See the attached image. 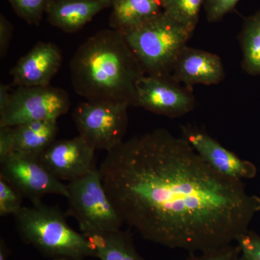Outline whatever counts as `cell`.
Masks as SVG:
<instances>
[{"instance_id": "1", "label": "cell", "mask_w": 260, "mask_h": 260, "mask_svg": "<svg viewBox=\"0 0 260 260\" xmlns=\"http://www.w3.org/2000/svg\"><path fill=\"white\" fill-rule=\"evenodd\" d=\"M123 223L145 240L205 253L248 231L260 198L213 169L183 137L158 129L122 142L99 168Z\"/></svg>"}, {"instance_id": "2", "label": "cell", "mask_w": 260, "mask_h": 260, "mask_svg": "<svg viewBox=\"0 0 260 260\" xmlns=\"http://www.w3.org/2000/svg\"><path fill=\"white\" fill-rule=\"evenodd\" d=\"M75 93L87 101L136 106V86L145 72L121 32L104 29L88 38L70 62Z\"/></svg>"}, {"instance_id": "3", "label": "cell", "mask_w": 260, "mask_h": 260, "mask_svg": "<svg viewBox=\"0 0 260 260\" xmlns=\"http://www.w3.org/2000/svg\"><path fill=\"white\" fill-rule=\"evenodd\" d=\"M14 219L22 240L44 256L74 260L95 257L90 241L70 226L64 213L56 207L44 204L41 200L23 207Z\"/></svg>"}, {"instance_id": "4", "label": "cell", "mask_w": 260, "mask_h": 260, "mask_svg": "<svg viewBox=\"0 0 260 260\" xmlns=\"http://www.w3.org/2000/svg\"><path fill=\"white\" fill-rule=\"evenodd\" d=\"M192 34L162 12L122 35L145 74L171 76L178 56Z\"/></svg>"}, {"instance_id": "5", "label": "cell", "mask_w": 260, "mask_h": 260, "mask_svg": "<svg viewBox=\"0 0 260 260\" xmlns=\"http://www.w3.org/2000/svg\"><path fill=\"white\" fill-rule=\"evenodd\" d=\"M69 214L76 219L84 234L120 230L123 223L108 195L99 169L69 181Z\"/></svg>"}, {"instance_id": "6", "label": "cell", "mask_w": 260, "mask_h": 260, "mask_svg": "<svg viewBox=\"0 0 260 260\" xmlns=\"http://www.w3.org/2000/svg\"><path fill=\"white\" fill-rule=\"evenodd\" d=\"M129 104L109 101H87L73 113L79 135L95 150L109 152L124 142Z\"/></svg>"}, {"instance_id": "7", "label": "cell", "mask_w": 260, "mask_h": 260, "mask_svg": "<svg viewBox=\"0 0 260 260\" xmlns=\"http://www.w3.org/2000/svg\"><path fill=\"white\" fill-rule=\"evenodd\" d=\"M69 94L63 89L47 86L17 87L9 104L0 112V126H15L42 120H57L68 112Z\"/></svg>"}, {"instance_id": "8", "label": "cell", "mask_w": 260, "mask_h": 260, "mask_svg": "<svg viewBox=\"0 0 260 260\" xmlns=\"http://www.w3.org/2000/svg\"><path fill=\"white\" fill-rule=\"evenodd\" d=\"M0 178L32 203L47 194L68 197L67 184L51 174L38 155L13 152L0 159Z\"/></svg>"}, {"instance_id": "9", "label": "cell", "mask_w": 260, "mask_h": 260, "mask_svg": "<svg viewBox=\"0 0 260 260\" xmlns=\"http://www.w3.org/2000/svg\"><path fill=\"white\" fill-rule=\"evenodd\" d=\"M195 99L190 88L171 76L142 77L136 86V106L160 115L177 117L190 112Z\"/></svg>"}, {"instance_id": "10", "label": "cell", "mask_w": 260, "mask_h": 260, "mask_svg": "<svg viewBox=\"0 0 260 260\" xmlns=\"http://www.w3.org/2000/svg\"><path fill=\"white\" fill-rule=\"evenodd\" d=\"M95 150L78 135L72 139L56 140L39 155V158L58 179L71 181L96 168Z\"/></svg>"}, {"instance_id": "11", "label": "cell", "mask_w": 260, "mask_h": 260, "mask_svg": "<svg viewBox=\"0 0 260 260\" xmlns=\"http://www.w3.org/2000/svg\"><path fill=\"white\" fill-rule=\"evenodd\" d=\"M62 54L51 42H40L19 59L10 75L16 87L47 86L60 70Z\"/></svg>"}, {"instance_id": "12", "label": "cell", "mask_w": 260, "mask_h": 260, "mask_svg": "<svg viewBox=\"0 0 260 260\" xmlns=\"http://www.w3.org/2000/svg\"><path fill=\"white\" fill-rule=\"evenodd\" d=\"M182 137L220 174L241 181L255 177L256 169L252 162L239 158L206 133L194 128L183 127Z\"/></svg>"}, {"instance_id": "13", "label": "cell", "mask_w": 260, "mask_h": 260, "mask_svg": "<svg viewBox=\"0 0 260 260\" xmlns=\"http://www.w3.org/2000/svg\"><path fill=\"white\" fill-rule=\"evenodd\" d=\"M171 77L188 88L196 84L217 85L225 78V69L216 54L186 46L178 56Z\"/></svg>"}, {"instance_id": "14", "label": "cell", "mask_w": 260, "mask_h": 260, "mask_svg": "<svg viewBox=\"0 0 260 260\" xmlns=\"http://www.w3.org/2000/svg\"><path fill=\"white\" fill-rule=\"evenodd\" d=\"M112 7V0H49V23L68 34H74L100 12Z\"/></svg>"}, {"instance_id": "15", "label": "cell", "mask_w": 260, "mask_h": 260, "mask_svg": "<svg viewBox=\"0 0 260 260\" xmlns=\"http://www.w3.org/2000/svg\"><path fill=\"white\" fill-rule=\"evenodd\" d=\"M111 28L125 32L138 28L162 13L160 0H112Z\"/></svg>"}, {"instance_id": "16", "label": "cell", "mask_w": 260, "mask_h": 260, "mask_svg": "<svg viewBox=\"0 0 260 260\" xmlns=\"http://www.w3.org/2000/svg\"><path fill=\"white\" fill-rule=\"evenodd\" d=\"M13 127V152L39 156L54 141L58 128L56 120L25 123Z\"/></svg>"}, {"instance_id": "17", "label": "cell", "mask_w": 260, "mask_h": 260, "mask_svg": "<svg viewBox=\"0 0 260 260\" xmlns=\"http://www.w3.org/2000/svg\"><path fill=\"white\" fill-rule=\"evenodd\" d=\"M84 235V234H83ZM100 260H146L135 249L129 232H97L85 234Z\"/></svg>"}, {"instance_id": "18", "label": "cell", "mask_w": 260, "mask_h": 260, "mask_svg": "<svg viewBox=\"0 0 260 260\" xmlns=\"http://www.w3.org/2000/svg\"><path fill=\"white\" fill-rule=\"evenodd\" d=\"M242 68L251 75H260V10L244 20L240 34Z\"/></svg>"}, {"instance_id": "19", "label": "cell", "mask_w": 260, "mask_h": 260, "mask_svg": "<svg viewBox=\"0 0 260 260\" xmlns=\"http://www.w3.org/2000/svg\"><path fill=\"white\" fill-rule=\"evenodd\" d=\"M162 12L183 26L194 32L199 22L205 0H160Z\"/></svg>"}, {"instance_id": "20", "label": "cell", "mask_w": 260, "mask_h": 260, "mask_svg": "<svg viewBox=\"0 0 260 260\" xmlns=\"http://www.w3.org/2000/svg\"><path fill=\"white\" fill-rule=\"evenodd\" d=\"M19 18L30 25H40L49 0H8Z\"/></svg>"}, {"instance_id": "21", "label": "cell", "mask_w": 260, "mask_h": 260, "mask_svg": "<svg viewBox=\"0 0 260 260\" xmlns=\"http://www.w3.org/2000/svg\"><path fill=\"white\" fill-rule=\"evenodd\" d=\"M23 197L10 183L0 178V215L2 217L18 213L23 208Z\"/></svg>"}, {"instance_id": "22", "label": "cell", "mask_w": 260, "mask_h": 260, "mask_svg": "<svg viewBox=\"0 0 260 260\" xmlns=\"http://www.w3.org/2000/svg\"><path fill=\"white\" fill-rule=\"evenodd\" d=\"M239 1L240 0H205L203 8L207 19L210 23L219 21L231 13Z\"/></svg>"}, {"instance_id": "23", "label": "cell", "mask_w": 260, "mask_h": 260, "mask_svg": "<svg viewBox=\"0 0 260 260\" xmlns=\"http://www.w3.org/2000/svg\"><path fill=\"white\" fill-rule=\"evenodd\" d=\"M243 254L253 260H260V237L249 232L241 236L237 241Z\"/></svg>"}, {"instance_id": "24", "label": "cell", "mask_w": 260, "mask_h": 260, "mask_svg": "<svg viewBox=\"0 0 260 260\" xmlns=\"http://www.w3.org/2000/svg\"><path fill=\"white\" fill-rule=\"evenodd\" d=\"M241 253L238 245H230L217 250L201 253V255L191 256L187 260H239Z\"/></svg>"}, {"instance_id": "25", "label": "cell", "mask_w": 260, "mask_h": 260, "mask_svg": "<svg viewBox=\"0 0 260 260\" xmlns=\"http://www.w3.org/2000/svg\"><path fill=\"white\" fill-rule=\"evenodd\" d=\"M13 24L7 19L4 15H0V56L4 58L8 53L10 42L13 37Z\"/></svg>"}, {"instance_id": "26", "label": "cell", "mask_w": 260, "mask_h": 260, "mask_svg": "<svg viewBox=\"0 0 260 260\" xmlns=\"http://www.w3.org/2000/svg\"><path fill=\"white\" fill-rule=\"evenodd\" d=\"M13 152V126H0V159Z\"/></svg>"}, {"instance_id": "27", "label": "cell", "mask_w": 260, "mask_h": 260, "mask_svg": "<svg viewBox=\"0 0 260 260\" xmlns=\"http://www.w3.org/2000/svg\"><path fill=\"white\" fill-rule=\"evenodd\" d=\"M11 86L5 84L0 85V112H3L6 109L11 98Z\"/></svg>"}, {"instance_id": "28", "label": "cell", "mask_w": 260, "mask_h": 260, "mask_svg": "<svg viewBox=\"0 0 260 260\" xmlns=\"http://www.w3.org/2000/svg\"><path fill=\"white\" fill-rule=\"evenodd\" d=\"M10 255V249L3 238L0 239V260H8Z\"/></svg>"}, {"instance_id": "29", "label": "cell", "mask_w": 260, "mask_h": 260, "mask_svg": "<svg viewBox=\"0 0 260 260\" xmlns=\"http://www.w3.org/2000/svg\"><path fill=\"white\" fill-rule=\"evenodd\" d=\"M242 252V251H241ZM239 260H253L251 259L249 256L246 255V254H243V253H241L240 257H239Z\"/></svg>"}, {"instance_id": "30", "label": "cell", "mask_w": 260, "mask_h": 260, "mask_svg": "<svg viewBox=\"0 0 260 260\" xmlns=\"http://www.w3.org/2000/svg\"><path fill=\"white\" fill-rule=\"evenodd\" d=\"M52 260H74V259H67V258H57V259H54Z\"/></svg>"}]
</instances>
